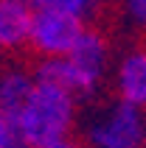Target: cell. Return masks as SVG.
Returning <instances> with one entry per match:
<instances>
[{"label": "cell", "mask_w": 146, "mask_h": 148, "mask_svg": "<svg viewBox=\"0 0 146 148\" xmlns=\"http://www.w3.org/2000/svg\"><path fill=\"white\" fill-rule=\"evenodd\" d=\"M110 67V42L98 28L87 25L73 50L62 59H42L34 67V78L67 92L73 101L87 98L98 90Z\"/></svg>", "instance_id": "6da1fadb"}, {"label": "cell", "mask_w": 146, "mask_h": 148, "mask_svg": "<svg viewBox=\"0 0 146 148\" xmlns=\"http://www.w3.org/2000/svg\"><path fill=\"white\" fill-rule=\"evenodd\" d=\"M31 39L28 48L40 59H62L87 31V20L96 14L90 0H37L31 3Z\"/></svg>", "instance_id": "7a4b0ae2"}, {"label": "cell", "mask_w": 146, "mask_h": 148, "mask_svg": "<svg viewBox=\"0 0 146 148\" xmlns=\"http://www.w3.org/2000/svg\"><path fill=\"white\" fill-rule=\"evenodd\" d=\"M76 103L67 92L37 81L28 101L11 120L25 148H45L70 137L76 126Z\"/></svg>", "instance_id": "3957f363"}, {"label": "cell", "mask_w": 146, "mask_h": 148, "mask_svg": "<svg viewBox=\"0 0 146 148\" xmlns=\"http://www.w3.org/2000/svg\"><path fill=\"white\" fill-rule=\"evenodd\" d=\"M90 148H143L146 143V115L124 101H113L87 123Z\"/></svg>", "instance_id": "277c9868"}, {"label": "cell", "mask_w": 146, "mask_h": 148, "mask_svg": "<svg viewBox=\"0 0 146 148\" xmlns=\"http://www.w3.org/2000/svg\"><path fill=\"white\" fill-rule=\"evenodd\" d=\"M115 92L118 101L135 109H146V45L127 50L115 64Z\"/></svg>", "instance_id": "5b68a950"}, {"label": "cell", "mask_w": 146, "mask_h": 148, "mask_svg": "<svg viewBox=\"0 0 146 148\" xmlns=\"http://www.w3.org/2000/svg\"><path fill=\"white\" fill-rule=\"evenodd\" d=\"M31 3L25 0H0V56L28 48L31 39Z\"/></svg>", "instance_id": "8992f818"}, {"label": "cell", "mask_w": 146, "mask_h": 148, "mask_svg": "<svg viewBox=\"0 0 146 148\" xmlns=\"http://www.w3.org/2000/svg\"><path fill=\"white\" fill-rule=\"evenodd\" d=\"M34 84H37L34 70H25V67H17V64L0 70V112L8 120L17 117V112L23 109V103L31 95Z\"/></svg>", "instance_id": "52a82bcc"}, {"label": "cell", "mask_w": 146, "mask_h": 148, "mask_svg": "<svg viewBox=\"0 0 146 148\" xmlns=\"http://www.w3.org/2000/svg\"><path fill=\"white\" fill-rule=\"evenodd\" d=\"M0 148H25L20 134H17V129H14V123L3 112H0Z\"/></svg>", "instance_id": "ba28073f"}, {"label": "cell", "mask_w": 146, "mask_h": 148, "mask_svg": "<svg viewBox=\"0 0 146 148\" xmlns=\"http://www.w3.org/2000/svg\"><path fill=\"white\" fill-rule=\"evenodd\" d=\"M124 17H127L138 31L146 34V0H129V3L124 6Z\"/></svg>", "instance_id": "9c48e42d"}, {"label": "cell", "mask_w": 146, "mask_h": 148, "mask_svg": "<svg viewBox=\"0 0 146 148\" xmlns=\"http://www.w3.org/2000/svg\"><path fill=\"white\" fill-rule=\"evenodd\" d=\"M45 148H84L81 143H76L73 137H67V140H62V143H54V145H45Z\"/></svg>", "instance_id": "30bf717a"}]
</instances>
